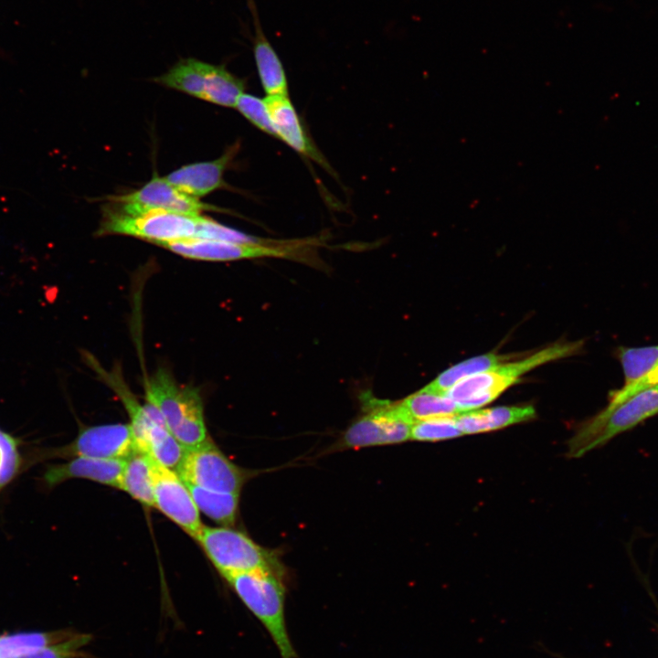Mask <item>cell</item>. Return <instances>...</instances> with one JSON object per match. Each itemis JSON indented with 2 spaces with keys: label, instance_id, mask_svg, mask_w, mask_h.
Here are the masks:
<instances>
[{
  "label": "cell",
  "instance_id": "8fae6325",
  "mask_svg": "<svg viewBox=\"0 0 658 658\" xmlns=\"http://www.w3.org/2000/svg\"><path fill=\"white\" fill-rule=\"evenodd\" d=\"M184 258L208 261H230L262 257L293 256L298 249L292 243L269 240L260 244H243L190 238L160 245Z\"/></svg>",
  "mask_w": 658,
  "mask_h": 658
},
{
  "label": "cell",
  "instance_id": "7402d4cb",
  "mask_svg": "<svg viewBox=\"0 0 658 658\" xmlns=\"http://www.w3.org/2000/svg\"><path fill=\"white\" fill-rule=\"evenodd\" d=\"M616 356L623 368V387H629L647 375L656 365L658 345L619 347Z\"/></svg>",
  "mask_w": 658,
  "mask_h": 658
},
{
  "label": "cell",
  "instance_id": "83f0119b",
  "mask_svg": "<svg viewBox=\"0 0 658 658\" xmlns=\"http://www.w3.org/2000/svg\"><path fill=\"white\" fill-rule=\"evenodd\" d=\"M235 108L260 131L277 138L265 100L243 93Z\"/></svg>",
  "mask_w": 658,
  "mask_h": 658
},
{
  "label": "cell",
  "instance_id": "4316f807",
  "mask_svg": "<svg viewBox=\"0 0 658 658\" xmlns=\"http://www.w3.org/2000/svg\"><path fill=\"white\" fill-rule=\"evenodd\" d=\"M195 238L243 244H260L269 241L247 235L204 216L199 218Z\"/></svg>",
  "mask_w": 658,
  "mask_h": 658
},
{
  "label": "cell",
  "instance_id": "52a82bcc",
  "mask_svg": "<svg viewBox=\"0 0 658 658\" xmlns=\"http://www.w3.org/2000/svg\"><path fill=\"white\" fill-rule=\"evenodd\" d=\"M366 412L345 431L338 447L359 449L404 442L410 440L414 420L400 402L365 399Z\"/></svg>",
  "mask_w": 658,
  "mask_h": 658
},
{
  "label": "cell",
  "instance_id": "7a4b0ae2",
  "mask_svg": "<svg viewBox=\"0 0 658 658\" xmlns=\"http://www.w3.org/2000/svg\"><path fill=\"white\" fill-rule=\"evenodd\" d=\"M283 577L271 571H251L225 578L249 610L263 625L281 658H296L285 619Z\"/></svg>",
  "mask_w": 658,
  "mask_h": 658
},
{
  "label": "cell",
  "instance_id": "d4e9b609",
  "mask_svg": "<svg viewBox=\"0 0 658 658\" xmlns=\"http://www.w3.org/2000/svg\"><path fill=\"white\" fill-rule=\"evenodd\" d=\"M91 635L75 632L69 638L24 654L18 658H89L82 648L89 644Z\"/></svg>",
  "mask_w": 658,
  "mask_h": 658
},
{
  "label": "cell",
  "instance_id": "ffe728a7",
  "mask_svg": "<svg viewBox=\"0 0 658 658\" xmlns=\"http://www.w3.org/2000/svg\"><path fill=\"white\" fill-rule=\"evenodd\" d=\"M75 632L71 630H57L0 634V658H18L45 646L60 642Z\"/></svg>",
  "mask_w": 658,
  "mask_h": 658
},
{
  "label": "cell",
  "instance_id": "ac0fdd59",
  "mask_svg": "<svg viewBox=\"0 0 658 658\" xmlns=\"http://www.w3.org/2000/svg\"><path fill=\"white\" fill-rule=\"evenodd\" d=\"M512 356L513 355L488 353L463 360L441 372L422 389L444 395L448 389L459 381L472 375L491 370L503 363L510 361Z\"/></svg>",
  "mask_w": 658,
  "mask_h": 658
},
{
  "label": "cell",
  "instance_id": "5bb4252c",
  "mask_svg": "<svg viewBox=\"0 0 658 658\" xmlns=\"http://www.w3.org/2000/svg\"><path fill=\"white\" fill-rule=\"evenodd\" d=\"M239 145L228 147L218 158L184 165L164 176L178 190L196 198L226 186L223 175L238 153Z\"/></svg>",
  "mask_w": 658,
  "mask_h": 658
},
{
  "label": "cell",
  "instance_id": "e0dca14e",
  "mask_svg": "<svg viewBox=\"0 0 658 658\" xmlns=\"http://www.w3.org/2000/svg\"><path fill=\"white\" fill-rule=\"evenodd\" d=\"M154 464L147 454L134 451L125 459L120 490L148 507L154 506Z\"/></svg>",
  "mask_w": 658,
  "mask_h": 658
},
{
  "label": "cell",
  "instance_id": "44dd1931",
  "mask_svg": "<svg viewBox=\"0 0 658 658\" xmlns=\"http://www.w3.org/2000/svg\"><path fill=\"white\" fill-rule=\"evenodd\" d=\"M401 406L415 421L446 416H455L462 412L451 398L422 388L400 401Z\"/></svg>",
  "mask_w": 658,
  "mask_h": 658
},
{
  "label": "cell",
  "instance_id": "5b68a950",
  "mask_svg": "<svg viewBox=\"0 0 658 658\" xmlns=\"http://www.w3.org/2000/svg\"><path fill=\"white\" fill-rule=\"evenodd\" d=\"M154 80L163 86L225 107H236L245 90L243 80L230 73L224 66L209 64L193 58L178 60L167 72Z\"/></svg>",
  "mask_w": 658,
  "mask_h": 658
},
{
  "label": "cell",
  "instance_id": "f546056e",
  "mask_svg": "<svg viewBox=\"0 0 658 658\" xmlns=\"http://www.w3.org/2000/svg\"><path fill=\"white\" fill-rule=\"evenodd\" d=\"M0 462H1V451H0Z\"/></svg>",
  "mask_w": 658,
  "mask_h": 658
},
{
  "label": "cell",
  "instance_id": "484cf974",
  "mask_svg": "<svg viewBox=\"0 0 658 658\" xmlns=\"http://www.w3.org/2000/svg\"><path fill=\"white\" fill-rule=\"evenodd\" d=\"M488 431L501 430L508 426L532 420L536 418V409L532 405L499 406L483 409Z\"/></svg>",
  "mask_w": 658,
  "mask_h": 658
},
{
  "label": "cell",
  "instance_id": "8992f818",
  "mask_svg": "<svg viewBox=\"0 0 658 658\" xmlns=\"http://www.w3.org/2000/svg\"><path fill=\"white\" fill-rule=\"evenodd\" d=\"M202 215L193 216L164 210L127 215L110 207L104 210L99 235L132 236L157 245L195 238Z\"/></svg>",
  "mask_w": 658,
  "mask_h": 658
},
{
  "label": "cell",
  "instance_id": "6da1fadb",
  "mask_svg": "<svg viewBox=\"0 0 658 658\" xmlns=\"http://www.w3.org/2000/svg\"><path fill=\"white\" fill-rule=\"evenodd\" d=\"M147 403L162 416L170 433L186 450L210 440L199 390L179 385L164 368H158L144 385Z\"/></svg>",
  "mask_w": 658,
  "mask_h": 658
},
{
  "label": "cell",
  "instance_id": "603a6c76",
  "mask_svg": "<svg viewBox=\"0 0 658 658\" xmlns=\"http://www.w3.org/2000/svg\"><path fill=\"white\" fill-rule=\"evenodd\" d=\"M22 440L0 429V492L27 468L21 451Z\"/></svg>",
  "mask_w": 658,
  "mask_h": 658
},
{
  "label": "cell",
  "instance_id": "7c38bea8",
  "mask_svg": "<svg viewBox=\"0 0 658 658\" xmlns=\"http://www.w3.org/2000/svg\"><path fill=\"white\" fill-rule=\"evenodd\" d=\"M154 507L196 539L203 528L192 494L175 470L154 464Z\"/></svg>",
  "mask_w": 658,
  "mask_h": 658
},
{
  "label": "cell",
  "instance_id": "2e32d148",
  "mask_svg": "<svg viewBox=\"0 0 658 658\" xmlns=\"http://www.w3.org/2000/svg\"><path fill=\"white\" fill-rule=\"evenodd\" d=\"M254 27L253 55L260 83L267 96H288V81L283 65L260 25L254 0H247Z\"/></svg>",
  "mask_w": 658,
  "mask_h": 658
},
{
  "label": "cell",
  "instance_id": "cb8c5ba5",
  "mask_svg": "<svg viewBox=\"0 0 658 658\" xmlns=\"http://www.w3.org/2000/svg\"><path fill=\"white\" fill-rule=\"evenodd\" d=\"M455 416L415 421L412 425L410 439L418 441H439L462 436L463 433Z\"/></svg>",
  "mask_w": 658,
  "mask_h": 658
},
{
  "label": "cell",
  "instance_id": "ba28073f",
  "mask_svg": "<svg viewBox=\"0 0 658 658\" xmlns=\"http://www.w3.org/2000/svg\"><path fill=\"white\" fill-rule=\"evenodd\" d=\"M136 451L130 423L82 427L69 444L57 448L35 449L27 458V467L55 458L88 457L124 460Z\"/></svg>",
  "mask_w": 658,
  "mask_h": 658
},
{
  "label": "cell",
  "instance_id": "3957f363",
  "mask_svg": "<svg viewBox=\"0 0 658 658\" xmlns=\"http://www.w3.org/2000/svg\"><path fill=\"white\" fill-rule=\"evenodd\" d=\"M658 414V386L615 407H605L581 423L568 443V456L579 458Z\"/></svg>",
  "mask_w": 658,
  "mask_h": 658
},
{
  "label": "cell",
  "instance_id": "9c48e42d",
  "mask_svg": "<svg viewBox=\"0 0 658 658\" xmlns=\"http://www.w3.org/2000/svg\"><path fill=\"white\" fill-rule=\"evenodd\" d=\"M176 472L187 484L232 494H240L254 474L231 462L211 440L186 450Z\"/></svg>",
  "mask_w": 658,
  "mask_h": 658
},
{
  "label": "cell",
  "instance_id": "4fadbf2b",
  "mask_svg": "<svg viewBox=\"0 0 658 658\" xmlns=\"http://www.w3.org/2000/svg\"><path fill=\"white\" fill-rule=\"evenodd\" d=\"M124 462L125 459L75 457L66 462L48 464L42 481L49 489L75 478L87 479L120 489Z\"/></svg>",
  "mask_w": 658,
  "mask_h": 658
},
{
  "label": "cell",
  "instance_id": "9a60e30c",
  "mask_svg": "<svg viewBox=\"0 0 658 658\" xmlns=\"http://www.w3.org/2000/svg\"><path fill=\"white\" fill-rule=\"evenodd\" d=\"M265 102L278 139L299 154L328 167L326 160L308 137L300 117L286 95L267 96Z\"/></svg>",
  "mask_w": 658,
  "mask_h": 658
},
{
  "label": "cell",
  "instance_id": "f1b7e54d",
  "mask_svg": "<svg viewBox=\"0 0 658 658\" xmlns=\"http://www.w3.org/2000/svg\"><path fill=\"white\" fill-rule=\"evenodd\" d=\"M656 386H658V362L647 375L635 383L611 392L610 394L609 404L606 407H615L631 397Z\"/></svg>",
  "mask_w": 658,
  "mask_h": 658
},
{
  "label": "cell",
  "instance_id": "d6986e66",
  "mask_svg": "<svg viewBox=\"0 0 658 658\" xmlns=\"http://www.w3.org/2000/svg\"><path fill=\"white\" fill-rule=\"evenodd\" d=\"M199 510L221 526H233L238 515L239 494L207 490L187 484Z\"/></svg>",
  "mask_w": 658,
  "mask_h": 658
},
{
  "label": "cell",
  "instance_id": "30bf717a",
  "mask_svg": "<svg viewBox=\"0 0 658 658\" xmlns=\"http://www.w3.org/2000/svg\"><path fill=\"white\" fill-rule=\"evenodd\" d=\"M110 208L127 215H140L150 211L164 210L197 216L206 210H218L202 203L172 186L164 177L156 174L140 189L123 196L111 197Z\"/></svg>",
  "mask_w": 658,
  "mask_h": 658
},
{
  "label": "cell",
  "instance_id": "277c9868",
  "mask_svg": "<svg viewBox=\"0 0 658 658\" xmlns=\"http://www.w3.org/2000/svg\"><path fill=\"white\" fill-rule=\"evenodd\" d=\"M196 540L224 578L259 570L284 576L278 555L241 531L229 526H203Z\"/></svg>",
  "mask_w": 658,
  "mask_h": 658
}]
</instances>
